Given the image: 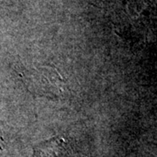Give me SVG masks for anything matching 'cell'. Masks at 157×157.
Masks as SVG:
<instances>
[{"mask_svg":"<svg viewBox=\"0 0 157 157\" xmlns=\"http://www.w3.org/2000/svg\"><path fill=\"white\" fill-rule=\"evenodd\" d=\"M67 140L56 136L34 147L33 157H67Z\"/></svg>","mask_w":157,"mask_h":157,"instance_id":"6da1fadb","label":"cell"}]
</instances>
